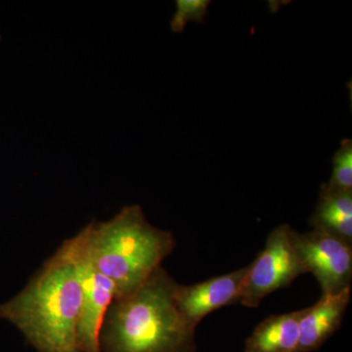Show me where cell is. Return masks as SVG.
Here are the masks:
<instances>
[{"label": "cell", "mask_w": 352, "mask_h": 352, "mask_svg": "<svg viewBox=\"0 0 352 352\" xmlns=\"http://www.w3.org/2000/svg\"><path fill=\"white\" fill-rule=\"evenodd\" d=\"M80 303V271L71 238L20 293L0 305V317L12 323L38 352H80L76 340Z\"/></svg>", "instance_id": "cell-1"}, {"label": "cell", "mask_w": 352, "mask_h": 352, "mask_svg": "<svg viewBox=\"0 0 352 352\" xmlns=\"http://www.w3.org/2000/svg\"><path fill=\"white\" fill-rule=\"evenodd\" d=\"M177 282L163 266L135 292L113 298L100 333L101 352H197L196 330L177 310Z\"/></svg>", "instance_id": "cell-2"}, {"label": "cell", "mask_w": 352, "mask_h": 352, "mask_svg": "<svg viewBox=\"0 0 352 352\" xmlns=\"http://www.w3.org/2000/svg\"><path fill=\"white\" fill-rule=\"evenodd\" d=\"M78 233L95 267L112 282L115 298L135 292L176 247L173 234L152 226L139 205L107 221L94 220Z\"/></svg>", "instance_id": "cell-3"}, {"label": "cell", "mask_w": 352, "mask_h": 352, "mask_svg": "<svg viewBox=\"0 0 352 352\" xmlns=\"http://www.w3.org/2000/svg\"><path fill=\"white\" fill-rule=\"evenodd\" d=\"M292 227L284 223L273 229L265 247L249 264L241 289L240 303L258 307L263 298L278 289L288 288L305 270L291 240Z\"/></svg>", "instance_id": "cell-4"}, {"label": "cell", "mask_w": 352, "mask_h": 352, "mask_svg": "<svg viewBox=\"0 0 352 352\" xmlns=\"http://www.w3.org/2000/svg\"><path fill=\"white\" fill-rule=\"evenodd\" d=\"M291 240L305 273L316 278L322 296L351 288L352 245L324 231L300 233L292 228Z\"/></svg>", "instance_id": "cell-5"}, {"label": "cell", "mask_w": 352, "mask_h": 352, "mask_svg": "<svg viewBox=\"0 0 352 352\" xmlns=\"http://www.w3.org/2000/svg\"><path fill=\"white\" fill-rule=\"evenodd\" d=\"M82 287V303L76 329L80 352H101L99 333L109 307L115 298L113 285L101 274L88 256L80 233L73 237Z\"/></svg>", "instance_id": "cell-6"}, {"label": "cell", "mask_w": 352, "mask_h": 352, "mask_svg": "<svg viewBox=\"0 0 352 352\" xmlns=\"http://www.w3.org/2000/svg\"><path fill=\"white\" fill-rule=\"evenodd\" d=\"M249 265L190 286L176 285L175 302L187 325L194 330L208 314L240 303L241 289Z\"/></svg>", "instance_id": "cell-7"}, {"label": "cell", "mask_w": 352, "mask_h": 352, "mask_svg": "<svg viewBox=\"0 0 352 352\" xmlns=\"http://www.w3.org/2000/svg\"><path fill=\"white\" fill-rule=\"evenodd\" d=\"M351 298V288L337 295L322 296L312 307L302 309L296 352H314L339 330Z\"/></svg>", "instance_id": "cell-8"}, {"label": "cell", "mask_w": 352, "mask_h": 352, "mask_svg": "<svg viewBox=\"0 0 352 352\" xmlns=\"http://www.w3.org/2000/svg\"><path fill=\"white\" fill-rule=\"evenodd\" d=\"M302 309L270 315L245 340L244 352H296Z\"/></svg>", "instance_id": "cell-9"}, {"label": "cell", "mask_w": 352, "mask_h": 352, "mask_svg": "<svg viewBox=\"0 0 352 352\" xmlns=\"http://www.w3.org/2000/svg\"><path fill=\"white\" fill-rule=\"evenodd\" d=\"M309 224L352 245V191H339L322 184Z\"/></svg>", "instance_id": "cell-10"}, {"label": "cell", "mask_w": 352, "mask_h": 352, "mask_svg": "<svg viewBox=\"0 0 352 352\" xmlns=\"http://www.w3.org/2000/svg\"><path fill=\"white\" fill-rule=\"evenodd\" d=\"M326 185L339 191H352V141L344 139L333 157V173Z\"/></svg>", "instance_id": "cell-11"}, {"label": "cell", "mask_w": 352, "mask_h": 352, "mask_svg": "<svg viewBox=\"0 0 352 352\" xmlns=\"http://www.w3.org/2000/svg\"><path fill=\"white\" fill-rule=\"evenodd\" d=\"M175 15L170 22L171 31L182 32L190 22L203 23L210 1L208 0H177Z\"/></svg>", "instance_id": "cell-12"}]
</instances>
